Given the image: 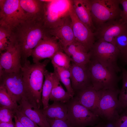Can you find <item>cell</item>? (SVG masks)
I'll return each instance as SVG.
<instances>
[{"mask_svg": "<svg viewBox=\"0 0 127 127\" xmlns=\"http://www.w3.org/2000/svg\"><path fill=\"white\" fill-rule=\"evenodd\" d=\"M49 62L31 64L28 60L22 63L21 70L25 89V98L30 103L40 109L42 106V92L46 67Z\"/></svg>", "mask_w": 127, "mask_h": 127, "instance_id": "obj_1", "label": "cell"}, {"mask_svg": "<svg viewBox=\"0 0 127 127\" xmlns=\"http://www.w3.org/2000/svg\"><path fill=\"white\" fill-rule=\"evenodd\" d=\"M12 32L20 50L22 63L31 56L33 50L39 42L49 34L43 22L28 20L22 21Z\"/></svg>", "mask_w": 127, "mask_h": 127, "instance_id": "obj_2", "label": "cell"}, {"mask_svg": "<svg viewBox=\"0 0 127 127\" xmlns=\"http://www.w3.org/2000/svg\"><path fill=\"white\" fill-rule=\"evenodd\" d=\"M87 66L91 84L96 91L119 89L121 78L116 72L91 58Z\"/></svg>", "mask_w": 127, "mask_h": 127, "instance_id": "obj_3", "label": "cell"}, {"mask_svg": "<svg viewBox=\"0 0 127 127\" xmlns=\"http://www.w3.org/2000/svg\"><path fill=\"white\" fill-rule=\"evenodd\" d=\"M120 90L98 91V115L103 121H116L121 112L118 96Z\"/></svg>", "mask_w": 127, "mask_h": 127, "instance_id": "obj_4", "label": "cell"}, {"mask_svg": "<svg viewBox=\"0 0 127 127\" xmlns=\"http://www.w3.org/2000/svg\"><path fill=\"white\" fill-rule=\"evenodd\" d=\"M89 52L91 58L95 59L106 67L117 73L121 71L117 64L120 51L113 44L98 40L94 43Z\"/></svg>", "mask_w": 127, "mask_h": 127, "instance_id": "obj_5", "label": "cell"}, {"mask_svg": "<svg viewBox=\"0 0 127 127\" xmlns=\"http://www.w3.org/2000/svg\"><path fill=\"white\" fill-rule=\"evenodd\" d=\"M92 20L98 27L111 20L120 18V0H89Z\"/></svg>", "mask_w": 127, "mask_h": 127, "instance_id": "obj_6", "label": "cell"}, {"mask_svg": "<svg viewBox=\"0 0 127 127\" xmlns=\"http://www.w3.org/2000/svg\"><path fill=\"white\" fill-rule=\"evenodd\" d=\"M66 103L67 119L72 127L94 126L101 121L98 116L80 104L74 97Z\"/></svg>", "mask_w": 127, "mask_h": 127, "instance_id": "obj_7", "label": "cell"}, {"mask_svg": "<svg viewBox=\"0 0 127 127\" xmlns=\"http://www.w3.org/2000/svg\"><path fill=\"white\" fill-rule=\"evenodd\" d=\"M44 12L43 22L48 29L60 24L63 19L69 15L71 0H44Z\"/></svg>", "mask_w": 127, "mask_h": 127, "instance_id": "obj_8", "label": "cell"}, {"mask_svg": "<svg viewBox=\"0 0 127 127\" xmlns=\"http://www.w3.org/2000/svg\"><path fill=\"white\" fill-rule=\"evenodd\" d=\"M20 0H0V26L13 30L26 20Z\"/></svg>", "mask_w": 127, "mask_h": 127, "instance_id": "obj_9", "label": "cell"}, {"mask_svg": "<svg viewBox=\"0 0 127 127\" xmlns=\"http://www.w3.org/2000/svg\"><path fill=\"white\" fill-rule=\"evenodd\" d=\"M75 41L81 44L89 52L95 43L94 32L81 21L77 17L71 4L69 9Z\"/></svg>", "mask_w": 127, "mask_h": 127, "instance_id": "obj_10", "label": "cell"}, {"mask_svg": "<svg viewBox=\"0 0 127 127\" xmlns=\"http://www.w3.org/2000/svg\"><path fill=\"white\" fill-rule=\"evenodd\" d=\"M0 78L3 86L13 100L18 103L25 97V89L21 70L18 72L4 73Z\"/></svg>", "mask_w": 127, "mask_h": 127, "instance_id": "obj_11", "label": "cell"}, {"mask_svg": "<svg viewBox=\"0 0 127 127\" xmlns=\"http://www.w3.org/2000/svg\"><path fill=\"white\" fill-rule=\"evenodd\" d=\"M127 32V24L120 18L109 21L98 27L94 32L98 40L111 43L114 45L115 39Z\"/></svg>", "mask_w": 127, "mask_h": 127, "instance_id": "obj_12", "label": "cell"}, {"mask_svg": "<svg viewBox=\"0 0 127 127\" xmlns=\"http://www.w3.org/2000/svg\"><path fill=\"white\" fill-rule=\"evenodd\" d=\"M59 51H63L61 45L55 37L49 34L39 42L33 50L31 56L35 63L44 59H50Z\"/></svg>", "mask_w": 127, "mask_h": 127, "instance_id": "obj_13", "label": "cell"}, {"mask_svg": "<svg viewBox=\"0 0 127 127\" xmlns=\"http://www.w3.org/2000/svg\"><path fill=\"white\" fill-rule=\"evenodd\" d=\"M0 54V65L3 69L4 73L17 72L21 71V53L15 41L9 45L6 51Z\"/></svg>", "mask_w": 127, "mask_h": 127, "instance_id": "obj_14", "label": "cell"}, {"mask_svg": "<svg viewBox=\"0 0 127 127\" xmlns=\"http://www.w3.org/2000/svg\"><path fill=\"white\" fill-rule=\"evenodd\" d=\"M48 29L49 34L58 40L63 48L75 41L69 14L59 25L53 28Z\"/></svg>", "mask_w": 127, "mask_h": 127, "instance_id": "obj_15", "label": "cell"}, {"mask_svg": "<svg viewBox=\"0 0 127 127\" xmlns=\"http://www.w3.org/2000/svg\"><path fill=\"white\" fill-rule=\"evenodd\" d=\"M87 65H78L72 62L70 70L71 85L75 92L92 85Z\"/></svg>", "mask_w": 127, "mask_h": 127, "instance_id": "obj_16", "label": "cell"}, {"mask_svg": "<svg viewBox=\"0 0 127 127\" xmlns=\"http://www.w3.org/2000/svg\"><path fill=\"white\" fill-rule=\"evenodd\" d=\"M76 92L77 93L73 97L81 105L98 116V91L91 85Z\"/></svg>", "mask_w": 127, "mask_h": 127, "instance_id": "obj_17", "label": "cell"}, {"mask_svg": "<svg viewBox=\"0 0 127 127\" xmlns=\"http://www.w3.org/2000/svg\"><path fill=\"white\" fill-rule=\"evenodd\" d=\"M18 103L17 110L24 113L40 127H50L41 109L32 104L24 97H23Z\"/></svg>", "mask_w": 127, "mask_h": 127, "instance_id": "obj_18", "label": "cell"}, {"mask_svg": "<svg viewBox=\"0 0 127 127\" xmlns=\"http://www.w3.org/2000/svg\"><path fill=\"white\" fill-rule=\"evenodd\" d=\"M44 3L42 0H20L26 20L43 22Z\"/></svg>", "mask_w": 127, "mask_h": 127, "instance_id": "obj_19", "label": "cell"}, {"mask_svg": "<svg viewBox=\"0 0 127 127\" xmlns=\"http://www.w3.org/2000/svg\"><path fill=\"white\" fill-rule=\"evenodd\" d=\"M63 51L69 57L71 61L75 64L85 65L89 62L91 58L87 52L81 44L75 41L65 48Z\"/></svg>", "mask_w": 127, "mask_h": 127, "instance_id": "obj_20", "label": "cell"}, {"mask_svg": "<svg viewBox=\"0 0 127 127\" xmlns=\"http://www.w3.org/2000/svg\"><path fill=\"white\" fill-rule=\"evenodd\" d=\"M73 7L79 20L94 32L96 28L93 24L90 9L89 0H71Z\"/></svg>", "mask_w": 127, "mask_h": 127, "instance_id": "obj_21", "label": "cell"}, {"mask_svg": "<svg viewBox=\"0 0 127 127\" xmlns=\"http://www.w3.org/2000/svg\"><path fill=\"white\" fill-rule=\"evenodd\" d=\"M46 118L55 119L67 120L68 109L66 103L54 101L45 109H41Z\"/></svg>", "mask_w": 127, "mask_h": 127, "instance_id": "obj_22", "label": "cell"}, {"mask_svg": "<svg viewBox=\"0 0 127 127\" xmlns=\"http://www.w3.org/2000/svg\"><path fill=\"white\" fill-rule=\"evenodd\" d=\"M53 85L50 100L66 103L73 97L64 89L55 74H53Z\"/></svg>", "mask_w": 127, "mask_h": 127, "instance_id": "obj_23", "label": "cell"}, {"mask_svg": "<svg viewBox=\"0 0 127 127\" xmlns=\"http://www.w3.org/2000/svg\"><path fill=\"white\" fill-rule=\"evenodd\" d=\"M52 64L54 68V72L60 81L64 84L67 91L73 97L75 92L71 85L70 69L60 67L55 64Z\"/></svg>", "mask_w": 127, "mask_h": 127, "instance_id": "obj_24", "label": "cell"}, {"mask_svg": "<svg viewBox=\"0 0 127 127\" xmlns=\"http://www.w3.org/2000/svg\"><path fill=\"white\" fill-rule=\"evenodd\" d=\"M53 73L49 72L46 70L44 74V82L42 92V102L43 109L47 108L49 104L50 99L53 85Z\"/></svg>", "mask_w": 127, "mask_h": 127, "instance_id": "obj_25", "label": "cell"}, {"mask_svg": "<svg viewBox=\"0 0 127 127\" xmlns=\"http://www.w3.org/2000/svg\"><path fill=\"white\" fill-rule=\"evenodd\" d=\"M15 41L12 31L4 27L0 26V52L6 51L9 45Z\"/></svg>", "mask_w": 127, "mask_h": 127, "instance_id": "obj_26", "label": "cell"}, {"mask_svg": "<svg viewBox=\"0 0 127 127\" xmlns=\"http://www.w3.org/2000/svg\"><path fill=\"white\" fill-rule=\"evenodd\" d=\"M0 107L6 108L15 111L17 109L18 103L14 102L8 93L5 88L0 86Z\"/></svg>", "mask_w": 127, "mask_h": 127, "instance_id": "obj_27", "label": "cell"}, {"mask_svg": "<svg viewBox=\"0 0 127 127\" xmlns=\"http://www.w3.org/2000/svg\"><path fill=\"white\" fill-rule=\"evenodd\" d=\"M120 68L122 71V85L118 99L122 111L127 108V71L124 68Z\"/></svg>", "mask_w": 127, "mask_h": 127, "instance_id": "obj_28", "label": "cell"}, {"mask_svg": "<svg viewBox=\"0 0 127 127\" xmlns=\"http://www.w3.org/2000/svg\"><path fill=\"white\" fill-rule=\"evenodd\" d=\"M64 51L56 52L51 58L52 64L60 67L70 69L71 61L68 56Z\"/></svg>", "mask_w": 127, "mask_h": 127, "instance_id": "obj_29", "label": "cell"}, {"mask_svg": "<svg viewBox=\"0 0 127 127\" xmlns=\"http://www.w3.org/2000/svg\"><path fill=\"white\" fill-rule=\"evenodd\" d=\"M15 111L0 107V123H9L13 122L12 119L15 115Z\"/></svg>", "mask_w": 127, "mask_h": 127, "instance_id": "obj_30", "label": "cell"}, {"mask_svg": "<svg viewBox=\"0 0 127 127\" xmlns=\"http://www.w3.org/2000/svg\"><path fill=\"white\" fill-rule=\"evenodd\" d=\"M114 45L119 50L121 55L127 48V32L116 38L115 41Z\"/></svg>", "mask_w": 127, "mask_h": 127, "instance_id": "obj_31", "label": "cell"}, {"mask_svg": "<svg viewBox=\"0 0 127 127\" xmlns=\"http://www.w3.org/2000/svg\"><path fill=\"white\" fill-rule=\"evenodd\" d=\"M15 115L25 127H40L20 111L16 110Z\"/></svg>", "mask_w": 127, "mask_h": 127, "instance_id": "obj_32", "label": "cell"}, {"mask_svg": "<svg viewBox=\"0 0 127 127\" xmlns=\"http://www.w3.org/2000/svg\"><path fill=\"white\" fill-rule=\"evenodd\" d=\"M46 118L50 127H72L67 120H64Z\"/></svg>", "mask_w": 127, "mask_h": 127, "instance_id": "obj_33", "label": "cell"}, {"mask_svg": "<svg viewBox=\"0 0 127 127\" xmlns=\"http://www.w3.org/2000/svg\"><path fill=\"white\" fill-rule=\"evenodd\" d=\"M116 127H127V108L123 110L115 121Z\"/></svg>", "mask_w": 127, "mask_h": 127, "instance_id": "obj_34", "label": "cell"}, {"mask_svg": "<svg viewBox=\"0 0 127 127\" xmlns=\"http://www.w3.org/2000/svg\"><path fill=\"white\" fill-rule=\"evenodd\" d=\"M120 3L123 6L120 14V18L127 24V0H120Z\"/></svg>", "mask_w": 127, "mask_h": 127, "instance_id": "obj_35", "label": "cell"}, {"mask_svg": "<svg viewBox=\"0 0 127 127\" xmlns=\"http://www.w3.org/2000/svg\"><path fill=\"white\" fill-rule=\"evenodd\" d=\"M115 121H103L102 120L104 127H116Z\"/></svg>", "mask_w": 127, "mask_h": 127, "instance_id": "obj_36", "label": "cell"}, {"mask_svg": "<svg viewBox=\"0 0 127 127\" xmlns=\"http://www.w3.org/2000/svg\"><path fill=\"white\" fill-rule=\"evenodd\" d=\"M0 127H15V123L13 121L9 123H0Z\"/></svg>", "mask_w": 127, "mask_h": 127, "instance_id": "obj_37", "label": "cell"}, {"mask_svg": "<svg viewBox=\"0 0 127 127\" xmlns=\"http://www.w3.org/2000/svg\"><path fill=\"white\" fill-rule=\"evenodd\" d=\"M14 119L15 120V127H25L18 120L15 115Z\"/></svg>", "mask_w": 127, "mask_h": 127, "instance_id": "obj_38", "label": "cell"}, {"mask_svg": "<svg viewBox=\"0 0 127 127\" xmlns=\"http://www.w3.org/2000/svg\"><path fill=\"white\" fill-rule=\"evenodd\" d=\"M121 56L127 63V48L123 53L121 55Z\"/></svg>", "mask_w": 127, "mask_h": 127, "instance_id": "obj_39", "label": "cell"}, {"mask_svg": "<svg viewBox=\"0 0 127 127\" xmlns=\"http://www.w3.org/2000/svg\"><path fill=\"white\" fill-rule=\"evenodd\" d=\"M104 127L103 124L101 121L93 127Z\"/></svg>", "mask_w": 127, "mask_h": 127, "instance_id": "obj_40", "label": "cell"}]
</instances>
